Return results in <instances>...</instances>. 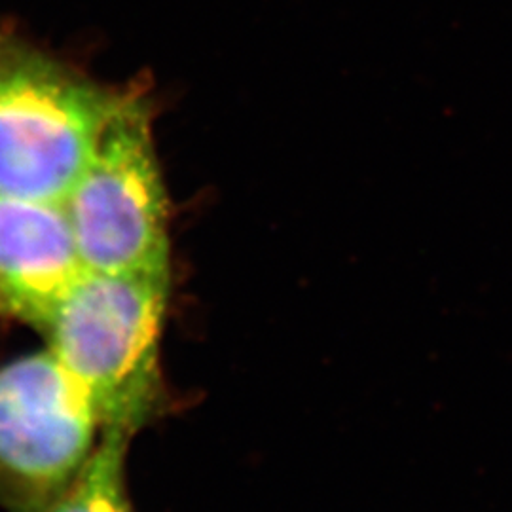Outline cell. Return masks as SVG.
Wrapping results in <instances>:
<instances>
[{
    "mask_svg": "<svg viewBox=\"0 0 512 512\" xmlns=\"http://www.w3.org/2000/svg\"><path fill=\"white\" fill-rule=\"evenodd\" d=\"M169 281L86 272L54 311L48 349L92 399L101 429L135 435L162 399Z\"/></svg>",
    "mask_w": 512,
    "mask_h": 512,
    "instance_id": "6da1fadb",
    "label": "cell"
},
{
    "mask_svg": "<svg viewBox=\"0 0 512 512\" xmlns=\"http://www.w3.org/2000/svg\"><path fill=\"white\" fill-rule=\"evenodd\" d=\"M63 205L88 272L169 281L164 183L139 99H112L92 160Z\"/></svg>",
    "mask_w": 512,
    "mask_h": 512,
    "instance_id": "7a4b0ae2",
    "label": "cell"
},
{
    "mask_svg": "<svg viewBox=\"0 0 512 512\" xmlns=\"http://www.w3.org/2000/svg\"><path fill=\"white\" fill-rule=\"evenodd\" d=\"M99 414L50 349L0 366V501L35 512L92 456Z\"/></svg>",
    "mask_w": 512,
    "mask_h": 512,
    "instance_id": "3957f363",
    "label": "cell"
},
{
    "mask_svg": "<svg viewBox=\"0 0 512 512\" xmlns=\"http://www.w3.org/2000/svg\"><path fill=\"white\" fill-rule=\"evenodd\" d=\"M110 105L42 61L0 69V198L65 203L92 160Z\"/></svg>",
    "mask_w": 512,
    "mask_h": 512,
    "instance_id": "277c9868",
    "label": "cell"
},
{
    "mask_svg": "<svg viewBox=\"0 0 512 512\" xmlns=\"http://www.w3.org/2000/svg\"><path fill=\"white\" fill-rule=\"evenodd\" d=\"M86 272L63 203L0 198V311L44 330Z\"/></svg>",
    "mask_w": 512,
    "mask_h": 512,
    "instance_id": "5b68a950",
    "label": "cell"
},
{
    "mask_svg": "<svg viewBox=\"0 0 512 512\" xmlns=\"http://www.w3.org/2000/svg\"><path fill=\"white\" fill-rule=\"evenodd\" d=\"M133 435L103 429L71 484L35 512H135L126 488V452Z\"/></svg>",
    "mask_w": 512,
    "mask_h": 512,
    "instance_id": "8992f818",
    "label": "cell"
}]
</instances>
